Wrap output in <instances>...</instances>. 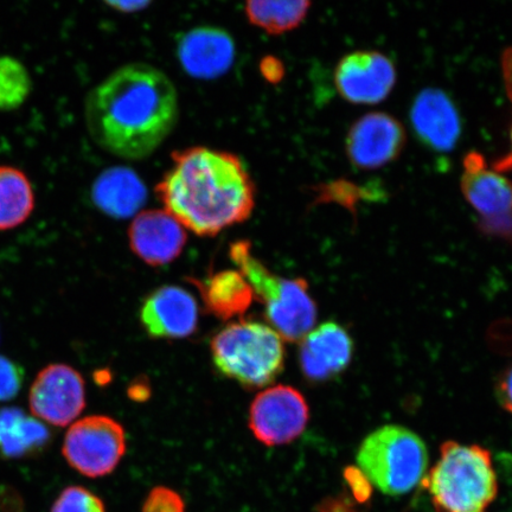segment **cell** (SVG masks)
<instances>
[{
	"mask_svg": "<svg viewBox=\"0 0 512 512\" xmlns=\"http://www.w3.org/2000/svg\"><path fill=\"white\" fill-rule=\"evenodd\" d=\"M85 119L89 136L100 149L120 159H145L177 126V88L152 64H124L88 93Z\"/></svg>",
	"mask_w": 512,
	"mask_h": 512,
	"instance_id": "1",
	"label": "cell"
},
{
	"mask_svg": "<svg viewBox=\"0 0 512 512\" xmlns=\"http://www.w3.org/2000/svg\"><path fill=\"white\" fill-rule=\"evenodd\" d=\"M156 194L185 230L203 238L247 221L255 209V185L241 158L207 146L172 153Z\"/></svg>",
	"mask_w": 512,
	"mask_h": 512,
	"instance_id": "2",
	"label": "cell"
},
{
	"mask_svg": "<svg viewBox=\"0 0 512 512\" xmlns=\"http://www.w3.org/2000/svg\"><path fill=\"white\" fill-rule=\"evenodd\" d=\"M424 484L437 512H489L498 496L491 453L478 445L446 441Z\"/></svg>",
	"mask_w": 512,
	"mask_h": 512,
	"instance_id": "3",
	"label": "cell"
},
{
	"mask_svg": "<svg viewBox=\"0 0 512 512\" xmlns=\"http://www.w3.org/2000/svg\"><path fill=\"white\" fill-rule=\"evenodd\" d=\"M229 256L251 285L254 298L265 306V317L271 328L283 341H302L317 320V306L306 280L281 278L268 270L253 254L249 241L234 242Z\"/></svg>",
	"mask_w": 512,
	"mask_h": 512,
	"instance_id": "4",
	"label": "cell"
},
{
	"mask_svg": "<svg viewBox=\"0 0 512 512\" xmlns=\"http://www.w3.org/2000/svg\"><path fill=\"white\" fill-rule=\"evenodd\" d=\"M210 348L216 369L248 389L270 386L284 370L283 338L270 325L249 320L229 324Z\"/></svg>",
	"mask_w": 512,
	"mask_h": 512,
	"instance_id": "5",
	"label": "cell"
},
{
	"mask_svg": "<svg viewBox=\"0 0 512 512\" xmlns=\"http://www.w3.org/2000/svg\"><path fill=\"white\" fill-rule=\"evenodd\" d=\"M357 464L382 494L402 496L424 480L428 453L418 434L406 427L388 425L377 428L363 440Z\"/></svg>",
	"mask_w": 512,
	"mask_h": 512,
	"instance_id": "6",
	"label": "cell"
},
{
	"mask_svg": "<svg viewBox=\"0 0 512 512\" xmlns=\"http://www.w3.org/2000/svg\"><path fill=\"white\" fill-rule=\"evenodd\" d=\"M126 452L123 426L108 416L93 415L76 421L63 441L67 463L88 478L111 475Z\"/></svg>",
	"mask_w": 512,
	"mask_h": 512,
	"instance_id": "7",
	"label": "cell"
},
{
	"mask_svg": "<svg viewBox=\"0 0 512 512\" xmlns=\"http://www.w3.org/2000/svg\"><path fill=\"white\" fill-rule=\"evenodd\" d=\"M462 190L479 215V228L512 243V184L490 169L478 152H470L464 159Z\"/></svg>",
	"mask_w": 512,
	"mask_h": 512,
	"instance_id": "8",
	"label": "cell"
},
{
	"mask_svg": "<svg viewBox=\"0 0 512 512\" xmlns=\"http://www.w3.org/2000/svg\"><path fill=\"white\" fill-rule=\"evenodd\" d=\"M309 418L304 395L296 388L279 384L256 396L249 411V428L260 443L280 446L300 437Z\"/></svg>",
	"mask_w": 512,
	"mask_h": 512,
	"instance_id": "9",
	"label": "cell"
},
{
	"mask_svg": "<svg viewBox=\"0 0 512 512\" xmlns=\"http://www.w3.org/2000/svg\"><path fill=\"white\" fill-rule=\"evenodd\" d=\"M29 405L36 419L66 427L85 409V381L78 370L67 364H50L32 383Z\"/></svg>",
	"mask_w": 512,
	"mask_h": 512,
	"instance_id": "10",
	"label": "cell"
},
{
	"mask_svg": "<svg viewBox=\"0 0 512 512\" xmlns=\"http://www.w3.org/2000/svg\"><path fill=\"white\" fill-rule=\"evenodd\" d=\"M395 82L393 62L377 51H355L344 56L335 70L339 94L356 105L379 104L392 92Z\"/></svg>",
	"mask_w": 512,
	"mask_h": 512,
	"instance_id": "11",
	"label": "cell"
},
{
	"mask_svg": "<svg viewBox=\"0 0 512 512\" xmlns=\"http://www.w3.org/2000/svg\"><path fill=\"white\" fill-rule=\"evenodd\" d=\"M406 144L405 128L386 113H370L350 128L347 152L351 163L374 170L393 162Z\"/></svg>",
	"mask_w": 512,
	"mask_h": 512,
	"instance_id": "12",
	"label": "cell"
},
{
	"mask_svg": "<svg viewBox=\"0 0 512 512\" xmlns=\"http://www.w3.org/2000/svg\"><path fill=\"white\" fill-rule=\"evenodd\" d=\"M128 242L134 255L146 265L165 266L182 254L187 232L168 211L144 210L134 217L128 229Z\"/></svg>",
	"mask_w": 512,
	"mask_h": 512,
	"instance_id": "13",
	"label": "cell"
},
{
	"mask_svg": "<svg viewBox=\"0 0 512 512\" xmlns=\"http://www.w3.org/2000/svg\"><path fill=\"white\" fill-rule=\"evenodd\" d=\"M140 320L147 335L156 339H181L194 334L198 306L191 294L178 286H163L146 297Z\"/></svg>",
	"mask_w": 512,
	"mask_h": 512,
	"instance_id": "14",
	"label": "cell"
},
{
	"mask_svg": "<svg viewBox=\"0 0 512 512\" xmlns=\"http://www.w3.org/2000/svg\"><path fill=\"white\" fill-rule=\"evenodd\" d=\"M177 56L191 78L213 80L232 68L236 57L234 38L216 27L195 28L178 41Z\"/></svg>",
	"mask_w": 512,
	"mask_h": 512,
	"instance_id": "15",
	"label": "cell"
},
{
	"mask_svg": "<svg viewBox=\"0 0 512 512\" xmlns=\"http://www.w3.org/2000/svg\"><path fill=\"white\" fill-rule=\"evenodd\" d=\"M354 342L349 332L335 322L319 325L302 339L299 363L311 382L335 379L349 367Z\"/></svg>",
	"mask_w": 512,
	"mask_h": 512,
	"instance_id": "16",
	"label": "cell"
},
{
	"mask_svg": "<svg viewBox=\"0 0 512 512\" xmlns=\"http://www.w3.org/2000/svg\"><path fill=\"white\" fill-rule=\"evenodd\" d=\"M411 123L420 142L435 152L452 151L462 134L457 108L440 89L428 88L416 96Z\"/></svg>",
	"mask_w": 512,
	"mask_h": 512,
	"instance_id": "17",
	"label": "cell"
},
{
	"mask_svg": "<svg viewBox=\"0 0 512 512\" xmlns=\"http://www.w3.org/2000/svg\"><path fill=\"white\" fill-rule=\"evenodd\" d=\"M51 432L41 420L21 408L0 409V456L28 459L40 456L51 443Z\"/></svg>",
	"mask_w": 512,
	"mask_h": 512,
	"instance_id": "18",
	"label": "cell"
},
{
	"mask_svg": "<svg viewBox=\"0 0 512 512\" xmlns=\"http://www.w3.org/2000/svg\"><path fill=\"white\" fill-rule=\"evenodd\" d=\"M189 281L200 291L207 311L221 320L242 316L253 304L252 287L239 271H221L204 280Z\"/></svg>",
	"mask_w": 512,
	"mask_h": 512,
	"instance_id": "19",
	"label": "cell"
},
{
	"mask_svg": "<svg viewBox=\"0 0 512 512\" xmlns=\"http://www.w3.org/2000/svg\"><path fill=\"white\" fill-rule=\"evenodd\" d=\"M92 198L95 206L105 214L124 219L143 207L146 189L131 170L113 168L95 179Z\"/></svg>",
	"mask_w": 512,
	"mask_h": 512,
	"instance_id": "20",
	"label": "cell"
},
{
	"mask_svg": "<svg viewBox=\"0 0 512 512\" xmlns=\"http://www.w3.org/2000/svg\"><path fill=\"white\" fill-rule=\"evenodd\" d=\"M35 192L27 175L10 165H0V232L28 221L35 210Z\"/></svg>",
	"mask_w": 512,
	"mask_h": 512,
	"instance_id": "21",
	"label": "cell"
},
{
	"mask_svg": "<svg viewBox=\"0 0 512 512\" xmlns=\"http://www.w3.org/2000/svg\"><path fill=\"white\" fill-rule=\"evenodd\" d=\"M311 3L306 0L299 2H272V0H255L245 4V14L249 23L278 36L297 29L309 14Z\"/></svg>",
	"mask_w": 512,
	"mask_h": 512,
	"instance_id": "22",
	"label": "cell"
},
{
	"mask_svg": "<svg viewBox=\"0 0 512 512\" xmlns=\"http://www.w3.org/2000/svg\"><path fill=\"white\" fill-rule=\"evenodd\" d=\"M32 82L27 67L12 56H0V111L17 110L29 98Z\"/></svg>",
	"mask_w": 512,
	"mask_h": 512,
	"instance_id": "23",
	"label": "cell"
},
{
	"mask_svg": "<svg viewBox=\"0 0 512 512\" xmlns=\"http://www.w3.org/2000/svg\"><path fill=\"white\" fill-rule=\"evenodd\" d=\"M50 512H107L104 501L83 486H68L51 507Z\"/></svg>",
	"mask_w": 512,
	"mask_h": 512,
	"instance_id": "24",
	"label": "cell"
},
{
	"mask_svg": "<svg viewBox=\"0 0 512 512\" xmlns=\"http://www.w3.org/2000/svg\"><path fill=\"white\" fill-rule=\"evenodd\" d=\"M142 512H185V503L175 490L156 486L145 498Z\"/></svg>",
	"mask_w": 512,
	"mask_h": 512,
	"instance_id": "25",
	"label": "cell"
},
{
	"mask_svg": "<svg viewBox=\"0 0 512 512\" xmlns=\"http://www.w3.org/2000/svg\"><path fill=\"white\" fill-rule=\"evenodd\" d=\"M23 382V368L10 358L0 355V402L14 399Z\"/></svg>",
	"mask_w": 512,
	"mask_h": 512,
	"instance_id": "26",
	"label": "cell"
},
{
	"mask_svg": "<svg viewBox=\"0 0 512 512\" xmlns=\"http://www.w3.org/2000/svg\"><path fill=\"white\" fill-rule=\"evenodd\" d=\"M344 478L349 484L352 494L360 502L367 501L370 497L371 483L358 467L350 466L344 472Z\"/></svg>",
	"mask_w": 512,
	"mask_h": 512,
	"instance_id": "27",
	"label": "cell"
},
{
	"mask_svg": "<svg viewBox=\"0 0 512 512\" xmlns=\"http://www.w3.org/2000/svg\"><path fill=\"white\" fill-rule=\"evenodd\" d=\"M503 74L505 87H507L508 94L510 99L512 100V48L505 51L503 56ZM511 142H512V132H511ZM499 174H502L504 171H512V150L509 155L503 157L502 159L497 160L495 165H492Z\"/></svg>",
	"mask_w": 512,
	"mask_h": 512,
	"instance_id": "28",
	"label": "cell"
},
{
	"mask_svg": "<svg viewBox=\"0 0 512 512\" xmlns=\"http://www.w3.org/2000/svg\"><path fill=\"white\" fill-rule=\"evenodd\" d=\"M496 398L501 406L512 413V366L499 375L495 386Z\"/></svg>",
	"mask_w": 512,
	"mask_h": 512,
	"instance_id": "29",
	"label": "cell"
},
{
	"mask_svg": "<svg viewBox=\"0 0 512 512\" xmlns=\"http://www.w3.org/2000/svg\"><path fill=\"white\" fill-rule=\"evenodd\" d=\"M106 5L120 14L132 15L149 8L151 2L149 0H133V2H106Z\"/></svg>",
	"mask_w": 512,
	"mask_h": 512,
	"instance_id": "30",
	"label": "cell"
},
{
	"mask_svg": "<svg viewBox=\"0 0 512 512\" xmlns=\"http://www.w3.org/2000/svg\"><path fill=\"white\" fill-rule=\"evenodd\" d=\"M128 394H130V398L134 401H144L149 399L151 390L149 384L145 381H136L132 383L130 390H128Z\"/></svg>",
	"mask_w": 512,
	"mask_h": 512,
	"instance_id": "31",
	"label": "cell"
}]
</instances>
